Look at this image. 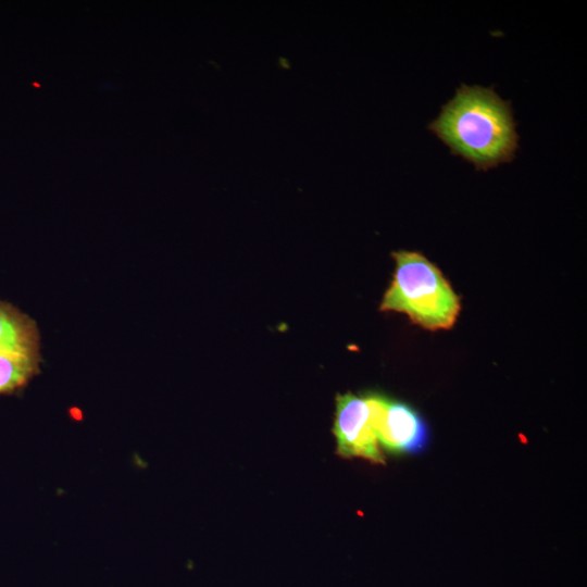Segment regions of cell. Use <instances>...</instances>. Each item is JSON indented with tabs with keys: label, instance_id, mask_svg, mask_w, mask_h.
Wrapping results in <instances>:
<instances>
[{
	"label": "cell",
	"instance_id": "6da1fadb",
	"mask_svg": "<svg viewBox=\"0 0 587 587\" xmlns=\"http://www.w3.org/2000/svg\"><path fill=\"white\" fill-rule=\"evenodd\" d=\"M427 128L477 171L511 162L519 148L511 103L492 87L462 84Z\"/></svg>",
	"mask_w": 587,
	"mask_h": 587
},
{
	"label": "cell",
	"instance_id": "7a4b0ae2",
	"mask_svg": "<svg viewBox=\"0 0 587 587\" xmlns=\"http://www.w3.org/2000/svg\"><path fill=\"white\" fill-rule=\"evenodd\" d=\"M396 270L380 310L404 313L429 330L453 326L461 305L439 268L416 251L392 252Z\"/></svg>",
	"mask_w": 587,
	"mask_h": 587
},
{
	"label": "cell",
	"instance_id": "3957f363",
	"mask_svg": "<svg viewBox=\"0 0 587 587\" xmlns=\"http://www.w3.org/2000/svg\"><path fill=\"white\" fill-rule=\"evenodd\" d=\"M369 421L378 442L390 452H417L427 441V427L408 404L382 395L364 397Z\"/></svg>",
	"mask_w": 587,
	"mask_h": 587
},
{
	"label": "cell",
	"instance_id": "277c9868",
	"mask_svg": "<svg viewBox=\"0 0 587 587\" xmlns=\"http://www.w3.org/2000/svg\"><path fill=\"white\" fill-rule=\"evenodd\" d=\"M333 430L340 457H361L374 463H384L377 437L369 421L364 397L350 392L337 396Z\"/></svg>",
	"mask_w": 587,
	"mask_h": 587
},
{
	"label": "cell",
	"instance_id": "5b68a950",
	"mask_svg": "<svg viewBox=\"0 0 587 587\" xmlns=\"http://www.w3.org/2000/svg\"><path fill=\"white\" fill-rule=\"evenodd\" d=\"M39 338L33 319L0 300V351L40 352Z\"/></svg>",
	"mask_w": 587,
	"mask_h": 587
},
{
	"label": "cell",
	"instance_id": "8992f818",
	"mask_svg": "<svg viewBox=\"0 0 587 587\" xmlns=\"http://www.w3.org/2000/svg\"><path fill=\"white\" fill-rule=\"evenodd\" d=\"M39 370L40 352L0 351V396L22 389Z\"/></svg>",
	"mask_w": 587,
	"mask_h": 587
}]
</instances>
